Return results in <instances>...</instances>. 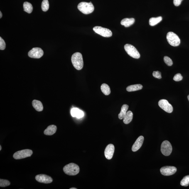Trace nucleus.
<instances>
[{
  "mask_svg": "<svg viewBox=\"0 0 189 189\" xmlns=\"http://www.w3.org/2000/svg\"><path fill=\"white\" fill-rule=\"evenodd\" d=\"M72 62L74 68L77 70H82L83 67V61L82 54L76 52L72 55Z\"/></svg>",
  "mask_w": 189,
  "mask_h": 189,
  "instance_id": "f257e3e1",
  "label": "nucleus"
},
{
  "mask_svg": "<svg viewBox=\"0 0 189 189\" xmlns=\"http://www.w3.org/2000/svg\"><path fill=\"white\" fill-rule=\"evenodd\" d=\"M63 170L66 174L73 176L78 174L80 172V168L78 165L71 163L64 166Z\"/></svg>",
  "mask_w": 189,
  "mask_h": 189,
  "instance_id": "f03ea898",
  "label": "nucleus"
},
{
  "mask_svg": "<svg viewBox=\"0 0 189 189\" xmlns=\"http://www.w3.org/2000/svg\"><path fill=\"white\" fill-rule=\"evenodd\" d=\"M77 8L79 11L85 14H90L92 13L94 10V6L91 2H81L79 4Z\"/></svg>",
  "mask_w": 189,
  "mask_h": 189,
  "instance_id": "7ed1b4c3",
  "label": "nucleus"
},
{
  "mask_svg": "<svg viewBox=\"0 0 189 189\" xmlns=\"http://www.w3.org/2000/svg\"><path fill=\"white\" fill-rule=\"evenodd\" d=\"M167 40L169 43L172 46L177 47L179 45L180 40L176 34L173 32H170L167 34Z\"/></svg>",
  "mask_w": 189,
  "mask_h": 189,
  "instance_id": "20e7f679",
  "label": "nucleus"
},
{
  "mask_svg": "<svg viewBox=\"0 0 189 189\" xmlns=\"http://www.w3.org/2000/svg\"><path fill=\"white\" fill-rule=\"evenodd\" d=\"M124 49L126 53L132 58L138 59L140 58V54L136 48L133 45L126 44L124 46Z\"/></svg>",
  "mask_w": 189,
  "mask_h": 189,
  "instance_id": "39448f33",
  "label": "nucleus"
},
{
  "mask_svg": "<svg viewBox=\"0 0 189 189\" xmlns=\"http://www.w3.org/2000/svg\"><path fill=\"white\" fill-rule=\"evenodd\" d=\"M33 153L32 151L31 150H23L15 152L13 155V157L16 160L22 159L31 157Z\"/></svg>",
  "mask_w": 189,
  "mask_h": 189,
  "instance_id": "423d86ee",
  "label": "nucleus"
},
{
  "mask_svg": "<svg viewBox=\"0 0 189 189\" xmlns=\"http://www.w3.org/2000/svg\"><path fill=\"white\" fill-rule=\"evenodd\" d=\"M93 30L95 33L103 37L108 38L112 36V32L110 30L107 28H102L101 26L94 27Z\"/></svg>",
  "mask_w": 189,
  "mask_h": 189,
  "instance_id": "0eeeda50",
  "label": "nucleus"
},
{
  "mask_svg": "<svg viewBox=\"0 0 189 189\" xmlns=\"http://www.w3.org/2000/svg\"><path fill=\"white\" fill-rule=\"evenodd\" d=\"M172 148L170 142L165 141L162 143L161 146V151L162 153L164 156H168L171 155Z\"/></svg>",
  "mask_w": 189,
  "mask_h": 189,
  "instance_id": "6e6552de",
  "label": "nucleus"
},
{
  "mask_svg": "<svg viewBox=\"0 0 189 189\" xmlns=\"http://www.w3.org/2000/svg\"><path fill=\"white\" fill-rule=\"evenodd\" d=\"M43 51L41 48L35 47L28 52V55L30 58L39 59L43 56Z\"/></svg>",
  "mask_w": 189,
  "mask_h": 189,
  "instance_id": "1a4fd4ad",
  "label": "nucleus"
},
{
  "mask_svg": "<svg viewBox=\"0 0 189 189\" xmlns=\"http://www.w3.org/2000/svg\"><path fill=\"white\" fill-rule=\"evenodd\" d=\"M158 105L159 107L163 110L168 113L172 112L173 108L171 104L166 99H161L158 102Z\"/></svg>",
  "mask_w": 189,
  "mask_h": 189,
  "instance_id": "9d476101",
  "label": "nucleus"
},
{
  "mask_svg": "<svg viewBox=\"0 0 189 189\" xmlns=\"http://www.w3.org/2000/svg\"><path fill=\"white\" fill-rule=\"evenodd\" d=\"M177 171L175 167L172 166H165L162 167L160 169V172L165 176H170L174 174Z\"/></svg>",
  "mask_w": 189,
  "mask_h": 189,
  "instance_id": "9b49d317",
  "label": "nucleus"
},
{
  "mask_svg": "<svg viewBox=\"0 0 189 189\" xmlns=\"http://www.w3.org/2000/svg\"><path fill=\"white\" fill-rule=\"evenodd\" d=\"M35 179L37 181L42 183H52L53 181V179L51 177L43 174L36 175Z\"/></svg>",
  "mask_w": 189,
  "mask_h": 189,
  "instance_id": "f8f14e48",
  "label": "nucleus"
},
{
  "mask_svg": "<svg viewBox=\"0 0 189 189\" xmlns=\"http://www.w3.org/2000/svg\"><path fill=\"white\" fill-rule=\"evenodd\" d=\"M115 151V147L112 144L108 145L104 151V155L106 158L108 160H110L112 158Z\"/></svg>",
  "mask_w": 189,
  "mask_h": 189,
  "instance_id": "ddd939ff",
  "label": "nucleus"
},
{
  "mask_svg": "<svg viewBox=\"0 0 189 189\" xmlns=\"http://www.w3.org/2000/svg\"><path fill=\"white\" fill-rule=\"evenodd\" d=\"M144 137L143 136H140L138 137L134 145H133L132 150L133 152H136L141 147L144 141Z\"/></svg>",
  "mask_w": 189,
  "mask_h": 189,
  "instance_id": "4468645a",
  "label": "nucleus"
},
{
  "mask_svg": "<svg viewBox=\"0 0 189 189\" xmlns=\"http://www.w3.org/2000/svg\"><path fill=\"white\" fill-rule=\"evenodd\" d=\"M57 130L56 126L52 125L49 126L44 131V134L46 135L51 136L55 134Z\"/></svg>",
  "mask_w": 189,
  "mask_h": 189,
  "instance_id": "2eb2a0df",
  "label": "nucleus"
},
{
  "mask_svg": "<svg viewBox=\"0 0 189 189\" xmlns=\"http://www.w3.org/2000/svg\"><path fill=\"white\" fill-rule=\"evenodd\" d=\"M71 115L73 117H76L78 119L82 118L84 116V113L81 110L77 108H74L72 109Z\"/></svg>",
  "mask_w": 189,
  "mask_h": 189,
  "instance_id": "dca6fc26",
  "label": "nucleus"
},
{
  "mask_svg": "<svg viewBox=\"0 0 189 189\" xmlns=\"http://www.w3.org/2000/svg\"><path fill=\"white\" fill-rule=\"evenodd\" d=\"M135 22V19L134 18H126L123 19L121 21V23L125 27H129L134 24Z\"/></svg>",
  "mask_w": 189,
  "mask_h": 189,
  "instance_id": "f3484780",
  "label": "nucleus"
},
{
  "mask_svg": "<svg viewBox=\"0 0 189 189\" xmlns=\"http://www.w3.org/2000/svg\"><path fill=\"white\" fill-rule=\"evenodd\" d=\"M33 107L38 111H41L43 110V106L42 103L40 101L34 100L32 102Z\"/></svg>",
  "mask_w": 189,
  "mask_h": 189,
  "instance_id": "a211bd4d",
  "label": "nucleus"
},
{
  "mask_svg": "<svg viewBox=\"0 0 189 189\" xmlns=\"http://www.w3.org/2000/svg\"><path fill=\"white\" fill-rule=\"evenodd\" d=\"M143 88V86L141 84H134L128 86L126 88V90L128 92H135V91L141 90Z\"/></svg>",
  "mask_w": 189,
  "mask_h": 189,
  "instance_id": "6ab92c4d",
  "label": "nucleus"
},
{
  "mask_svg": "<svg viewBox=\"0 0 189 189\" xmlns=\"http://www.w3.org/2000/svg\"><path fill=\"white\" fill-rule=\"evenodd\" d=\"M133 114L132 111H128L125 116L124 118L123 122L124 124H128L130 123L132 121L133 119Z\"/></svg>",
  "mask_w": 189,
  "mask_h": 189,
  "instance_id": "aec40b11",
  "label": "nucleus"
},
{
  "mask_svg": "<svg viewBox=\"0 0 189 189\" xmlns=\"http://www.w3.org/2000/svg\"><path fill=\"white\" fill-rule=\"evenodd\" d=\"M128 108H129V106L127 104H124L122 106L121 108V112L119 115V118L120 119H124L126 112H127Z\"/></svg>",
  "mask_w": 189,
  "mask_h": 189,
  "instance_id": "412c9836",
  "label": "nucleus"
},
{
  "mask_svg": "<svg viewBox=\"0 0 189 189\" xmlns=\"http://www.w3.org/2000/svg\"><path fill=\"white\" fill-rule=\"evenodd\" d=\"M162 20V17L161 16L157 17L151 18L149 20V24L151 26H155L159 23Z\"/></svg>",
  "mask_w": 189,
  "mask_h": 189,
  "instance_id": "4be33fe9",
  "label": "nucleus"
},
{
  "mask_svg": "<svg viewBox=\"0 0 189 189\" xmlns=\"http://www.w3.org/2000/svg\"><path fill=\"white\" fill-rule=\"evenodd\" d=\"M101 90L105 95H108L111 93L110 88L107 84L103 83L101 86Z\"/></svg>",
  "mask_w": 189,
  "mask_h": 189,
  "instance_id": "5701e85b",
  "label": "nucleus"
},
{
  "mask_svg": "<svg viewBox=\"0 0 189 189\" xmlns=\"http://www.w3.org/2000/svg\"><path fill=\"white\" fill-rule=\"evenodd\" d=\"M23 8L24 11L28 13H31L33 11L32 6L31 3L27 1L23 3Z\"/></svg>",
  "mask_w": 189,
  "mask_h": 189,
  "instance_id": "b1692460",
  "label": "nucleus"
},
{
  "mask_svg": "<svg viewBox=\"0 0 189 189\" xmlns=\"http://www.w3.org/2000/svg\"><path fill=\"white\" fill-rule=\"evenodd\" d=\"M49 8V4L48 0H43L42 3L41 8L42 10L44 12L48 11Z\"/></svg>",
  "mask_w": 189,
  "mask_h": 189,
  "instance_id": "393cba45",
  "label": "nucleus"
},
{
  "mask_svg": "<svg viewBox=\"0 0 189 189\" xmlns=\"http://www.w3.org/2000/svg\"><path fill=\"white\" fill-rule=\"evenodd\" d=\"M180 184L182 186L187 187L189 185V175H186L183 177L180 182Z\"/></svg>",
  "mask_w": 189,
  "mask_h": 189,
  "instance_id": "a878e982",
  "label": "nucleus"
},
{
  "mask_svg": "<svg viewBox=\"0 0 189 189\" xmlns=\"http://www.w3.org/2000/svg\"><path fill=\"white\" fill-rule=\"evenodd\" d=\"M10 185V183L8 180L2 179L0 180V186L1 187H6L9 186Z\"/></svg>",
  "mask_w": 189,
  "mask_h": 189,
  "instance_id": "bb28decb",
  "label": "nucleus"
},
{
  "mask_svg": "<svg viewBox=\"0 0 189 189\" xmlns=\"http://www.w3.org/2000/svg\"><path fill=\"white\" fill-rule=\"evenodd\" d=\"M163 60H164L165 63L167 65L169 66H171L173 64L172 61L171 59L169 57L165 56L164 57V58H163Z\"/></svg>",
  "mask_w": 189,
  "mask_h": 189,
  "instance_id": "cd10ccee",
  "label": "nucleus"
},
{
  "mask_svg": "<svg viewBox=\"0 0 189 189\" xmlns=\"http://www.w3.org/2000/svg\"><path fill=\"white\" fill-rule=\"evenodd\" d=\"M183 79V77L180 73L175 74L173 78L174 80L177 82L182 80Z\"/></svg>",
  "mask_w": 189,
  "mask_h": 189,
  "instance_id": "c85d7f7f",
  "label": "nucleus"
},
{
  "mask_svg": "<svg viewBox=\"0 0 189 189\" xmlns=\"http://www.w3.org/2000/svg\"><path fill=\"white\" fill-rule=\"evenodd\" d=\"M6 48V44L4 40L0 37V50H3Z\"/></svg>",
  "mask_w": 189,
  "mask_h": 189,
  "instance_id": "c756f323",
  "label": "nucleus"
},
{
  "mask_svg": "<svg viewBox=\"0 0 189 189\" xmlns=\"http://www.w3.org/2000/svg\"><path fill=\"white\" fill-rule=\"evenodd\" d=\"M153 77L158 79H161L162 78L161 72L157 71H154L153 72Z\"/></svg>",
  "mask_w": 189,
  "mask_h": 189,
  "instance_id": "7c9ffc66",
  "label": "nucleus"
},
{
  "mask_svg": "<svg viewBox=\"0 0 189 189\" xmlns=\"http://www.w3.org/2000/svg\"><path fill=\"white\" fill-rule=\"evenodd\" d=\"M183 0H173V4L176 6H179Z\"/></svg>",
  "mask_w": 189,
  "mask_h": 189,
  "instance_id": "2f4dec72",
  "label": "nucleus"
},
{
  "mask_svg": "<svg viewBox=\"0 0 189 189\" xmlns=\"http://www.w3.org/2000/svg\"><path fill=\"white\" fill-rule=\"evenodd\" d=\"M2 17V13H1V12H0V18H1Z\"/></svg>",
  "mask_w": 189,
  "mask_h": 189,
  "instance_id": "473e14b6",
  "label": "nucleus"
},
{
  "mask_svg": "<svg viewBox=\"0 0 189 189\" xmlns=\"http://www.w3.org/2000/svg\"><path fill=\"white\" fill-rule=\"evenodd\" d=\"M70 189H77V188H74V187H73V188H70Z\"/></svg>",
  "mask_w": 189,
  "mask_h": 189,
  "instance_id": "72a5a7b5",
  "label": "nucleus"
},
{
  "mask_svg": "<svg viewBox=\"0 0 189 189\" xmlns=\"http://www.w3.org/2000/svg\"><path fill=\"white\" fill-rule=\"evenodd\" d=\"M187 98H188V101H189V94L188 96V97H187Z\"/></svg>",
  "mask_w": 189,
  "mask_h": 189,
  "instance_id": "f704fd0d",
  "label": "nucleus"
},
{
  "mask_svg": "<svg viewBox=\"0 0 189 189\" xmlns=\"http://www.w3.org/2000/svg\"><path fill=\"white\" fill-rule=\"evenodd\" d=\"M1 146H0V150H1Z\"/></svg>",
  "mask_w": 189,
  "mask_h": 189,
  "instance_id": "c9c22d12",
  "label": "nucleus"
}]
</instances>
